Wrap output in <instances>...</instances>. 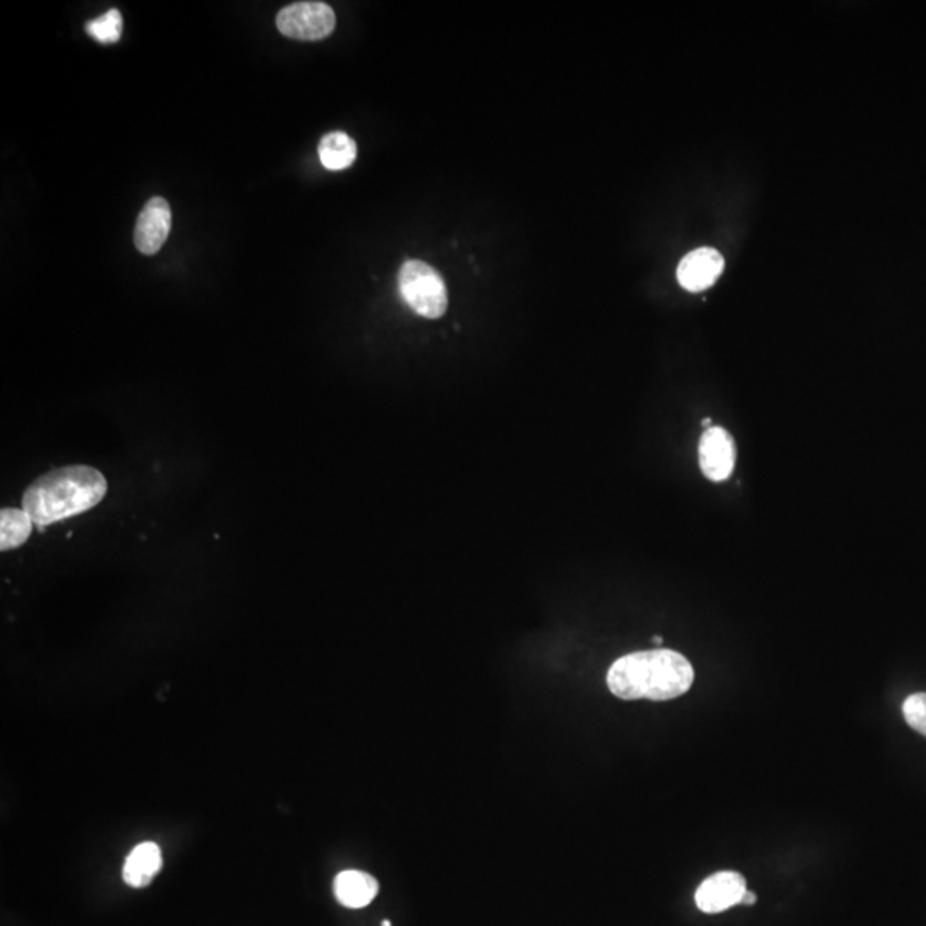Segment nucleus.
<instances>
[{"mask_svg": "<svg viewBox=\"0 0 926 926\" xmlns=\"http://www.w3.org/2000/svg\"><path fill=\"white\" fill-rule=\"evenodd\" d=\"M106 489L105 476L93 467H61L28 486L21 508L34 526H52L95 508L105 498Z\"/></svg>", "mask_w": 926, "mask_h": 926, "instance_id": "obj_1", "label": "nucleus"}, {"mask_svg": "<svg viewBox=\"0 0 926 926\" xmlns=\"http://www.w3.org/2000/svg\"><path fill=\"white\" fill-rule=\"evenodd\" d=\"M695 671L689 659L668 649L633 652L608 671V686L621 700L678 699L692 689Z\"/></svg>", "mask_w": 926, "mask_h": 926, "instance_id": "obj_2", "label": "nucleus"}, {"mask_svg": "<svg viewBox=\"0 0 926 926\" xmlns=\"http://www.w3.org/2000/svg\"><path fill=\"white\" fill-rule=\"evenodd\" d=\"M401 299L428 319L441 318L448 307V291L441 275L428 263L409 260L398 273Z\"/></svg>", "mask_w": 926, "mask_h": 926, "instance_id": "obj_3", "label": "nucleus"}, {"mask_svg": "<svg viewBox=\"0 0 926 926\" xmlns=\"http://www.w3.org/2000/svg\"><path fill=\"white\" fill-rule=\"evenodd\" d=\"M337 24L335 12L325 2H297L287 6L276 16V28L288 39L323 40Z\"/></svg>", "mask_w": 926, "mask_h": 926, "instance_id": "obj_4", "label": "nucleus"}, {"mask_svg": "<svg viewBox=\"0 0 926 926\" xmlns=\"http://www.w3.org/2000/svg\"><path fill=\"white\" fill-rule=\"evenodd\" d=\"M699 461L703 476L712 482L726 480L736 464V445L730 433L719 426L705 429L699 442Z\"/></svg>", "mask_w": 926, "mask_h": 926, "instance_id": "obj_5", "label": "nucleus"}, {"mask_svg": "<svg viewBox=\"0 0 926 926\" xmlns=\"http://www.w3.org/2000/svg\"><path fill=\"white\" fill-rule=\"evenodd\" d=\"M746 893V881L736 872H719L700 884L695 903L700 912L715 915L741 903Z\"/></svg>", "mask_w": 926, "mask_h": 926, "instance_id": "obj_6", "label": "nucleus"}, {"mask_svg": "<svg viewBox=\"0 0 926 926\" xmlns=\"http://www.w3.org/2000/svg\"><path fill=\"white\" fill-rule=\"evenodd\" d=\"M171 206L163 197H152L138 216L134 244L138 251L146 256L159 253L171 234Z\"/></svg>", "mask_w": 926, "mask_h": 926, "instance_id": "obj_7", "label": "nucleus"}, {"mask_svg": "<svg viewBox=\"0 0 926 926\" xmlns=\"http://www.w3.org/2000/svg\"><path fill=\"white\" fill-rule=\"evenodd\" d=\"M724 269V257L712 247H700L681 260L678 282L689 292H702L712 287Z\"/></svg>", "mask_w": 926, "mask_h": 926, "instance_id": "obj_8", "label": "nucleus"}, {"mask_svg": "<svg viewBox=\"0 0 926 926\" xmlns=\"http://www.w3.org/2000/svg\"><path fill=\"white\" fill-rule=\"evenodd\" d=\"M338 903L352 909H360L373 903L379 893V884L373 875L348 869L342 872L333 884Z\"/></svg>", "mask_w": 926, "mask_h": 926, "instance_id": "obj_9", "label": "nucleus"}, {"mask_svg": "<svg viewBox=\"0 0 926 926\" xmlns=\"http://www.w3.org/2000/svg\"><path fill=\"white\" fill-rule=\"evenodd\" d=\"M162 849H160L159 844L143 843L134 847L131 855L125 859L122 877H124L125 884L131 885V887L143 888L155 878V875L162 869Z\"/></svg>", "mask_w": 926, "mask_h": 926, "instance_id": "obj_10", "label": "nucleus"}, {"mask_svg": "<svg viewBox=\"0 0 926 926\" xmlns=\"http://www.w3.org/2000/svg\"><path fill=\"white\" fill-rule=\"evenodd\" d=\"M318 152L323 165L328 171H345L352 163L356 162V141L352 140L348 134L342 133V131H335V133L326 134L319 141Z\"/></svg>", "mask_w": 926, "mask_h": 926, "instance_id": "obj_11", "label": "nucleus"}, {"mask_svg": "<svg viewBox=\"0 0 926 926\" xmlns=\"http://www.w3.org/2000/svg\"><path fill=\"white\" fill-rule=\"evenodd\" d=\"M33 520L23 508H2L0 511V549L21 548L30 539Z\"/></svg>", "mask_w": 926, "mask_h": 926, "instance_id": "obj_12", "label": "nucleus"}, {"mask_svg": "<svg viewBox=\"0 0 926 926\" xmlns=\"http://www.w3.org/2000/svg\"><path fill=\"white\" fill-rule=\"evenodd\" d=\"M87 31L96 42L105 43V45L119 42L122 33L121 12L118 9H110L96 20L90 21L87 24Z\"/></svg>", "mask_w": 926, "mask_h": 926, "instance_id": "obj_13", "label": "nucleus"}, {"mask_svg": "<svg viewBox=\"0 0 926 926\" xmlns=\"http://www.w3.org/2000/svg\"><path fill=\"white\" fill-rule=\"evenodd\" d=\"M903 714L913 730L926 736V693L907 696L903 703Z\"/></svg>", "mask_w": 926, "mask_h": 926, "instance_id": "obj_14", "label": "nucleus"}, {"mask_svg": "<svg viewBox=\"0 0 926 926\" xmlns=\"http://www.w3.org/2000/svg\"><path fill=\"white\" fill-rule=\"evenodd\" d=\"M756 903V896L750 891H746L745 896L741 899V904H745V906H753Z\"/></svg>", "mask_w": 926, "mask_h": 926, "instance_id": "obj_15", "label": "nucleus"}, {"mask_svg": "<svg viewBox=\"0 0 926 926\" xmlns=\"http://www.w3.org/2000/svg\"><path fill=\"white\" fill-rule=\"evenodd\" d=\"M652 642L658 643L659 645V643H662V637L655 635L654 639H652Z\"/></svg>", "mask_w": 926, "mask_h": 926, "instance_id": "obj_16", "label": "nucleus"}, {"mask_svg": "<svg viewBox=\"0 0 926 926\" xmlns=\"http://www.w3.org/2000/svg\"><path fill=\"white\" fill-rule=\"evenodd\" d=\"M383 926H391V923L388 922V919H385V922H383Z\"/></svg>", "mask_w": 926, "mask_h": 926, "instance_id": "obj_17", "label": "nucleus"}]
</instances>
